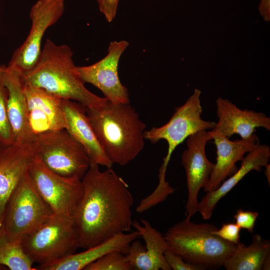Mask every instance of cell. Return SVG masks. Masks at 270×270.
Returning a JSON list of instances; mask_svg holds the SVG:
<instances>
[{
  "label": "cell",
  "mask_w": 270,
  "mask_h": 270,
  "mask_svg": "<svg viewBox=\"0 0 270 270\" xmlns=\"http://www.w3.org/2000/svg\"><path fill=\"white\" fill-rule=\"evenodd\" d=\"M83 194L72 217L80 248L87 249L132 226L133 196L127 183L111 168L100 171L90 166L82 179Z\"/></svg>",
  "instance_id": "cell-1"
},
{
  "label": "cell",
  "mask_w": 270,
  "mask_h": 270,
  "mask_svg": "<svg viewBox=\"0 0 270 270\" xmlns=\"http://www.w3.org/2000/svg\"><path fill=\"white\" fill-rule=\"evenodd\" d=\"M73 52L66 44L57 45L48 39L36 64L22 73L24 82L42 88L62 100L77 102L87 108L107 102L88 90L76 70Z\"/></svg>",
  "instance_id": "cell-2"
},
{
  "label": "cell",
  "mask_w": 270,
  "mask_h": 270,
  "mask_svg": "<svg viewBox=\"0 0 270 270\" xmlns=\"http://www.w3.org/2000/svg\"><path fill=\"white\" fill-rule=\"evenodd\" d=\"M86 108L96 135L112 164L124 166L144 147L146 124L129 104L108 100L102 106Z\"/></svg>",
  "instance_id": "cell-3"
},
{
  "label": "cell",
  "mask_w": 270,
  "mask_h": 270,
  "mask_svg": "<svg viewBox=\"0 0 270 270\" xmlns=\"http://www.w3.org/2000/svg\"><path fill=\"white\" fill-rule=\"evenodd\" d=\"M218 228L196 224L186 218L170 228L164 236L168 249L186 262L203 270L219 268L237 244L226 241L212 232Z\"/></svg>",
  "instance_id": "cell-4"
},
{
  "label": "cell",
  "mask_w": 270,
  "mask_h": 270,
  "mask_svg": "<svg viewBox=\"0 0 270 270\" xmlns=\"http://www.w3.org/2000/svg\"><path fill=\"white\" fill-rule=\"evenodd\" d=\"M53 214L28 172L6 204L1 229L8 240L21 242Z\"/></svg>",
  "instance_id": "cell-5"
},
{
  "label": "cell",
  "mask_w": 270,
  "mask_h": 270,
  "mask_svg": "<svg viewBox=\"0 0 270 270\" xmlns=\"http://www.w3.org/2000/svg\"><path fill=\"white\" fill-rule=\"evenodd\" d=\"M21 244L34 264L44 266L75 253L80 248V237L72 218L54 214Z\"/></svg>",
  "instance_id": "cell-6"
},
{
  "label": "cell",
  "mask_w": 270,
  "mask_h": 270,
  "mask_svg": "<svg viewBox=\"0 0 270 270\" xmlns=\"http://www.w3.org/2000/svg\"><path fill=\"white\" fill-rule=\"evenodd\" d=\"M32 144L44 164L60 176L82 179L90 166L84 148L64 128L39 134Z\"/></svg>",
  "instance_id": "cell-7"
},
{
  "label": "cell",
  "mask_w": 270,
  "mask_h": 270,
  "mask_svg": "<svg viewBox=\"0 0 270 270\" xmlns=\"http://www.w3.org/2000/svg\"><path fill=\"white\" fill-rule=\"evenodd\" d=\"M28 172L37 191L54 214L72 218L83 194L82 179L55 173L36 155Z\"/></svg>",
  "instance_id": "cell-8"
},
{
  "label": "cell",
  "mask_w": 270,
  "mask_h": 270,
  "mask_svg": "<svg viewBox=\"0 0 270 270\" xmlns=\"http://www.w3.org/2000/svg\"><path fill=\"white\" fill-rule=\"evenodd\" d=\"M200 94V90L195 89L182 106L176 108L175 112L166 124L160 127H153L144 132V138L152 144L160 140L167 142L168 152L162 162L166 165L168 166L176 148L189 136L201 130H212L215 127L214 122L204 120L201 117L202 108Z\"/></svg>",
  "instance_id": "cell-9"
},
{
  "label": "cell",
  "mask_w": 270,
  "mask_h": 270,
  "mask_svg": "<svg viewBox=\"0 0 270 270\" xmlns=\"http://www.w3.org/2000/svg\"><path fill=\"white\" fill-rule=\"evenodd\" d=\"M65 0H38L32 6V24L25 41L14 52L8 66L23 73L36 64L42 51V42L48 28L57 22L64 10Z\"/></svg>",
  "instance_id": "cell-10"
},
{
  "label": "cell",
  "mask_w": 270,
  "mask_h": 270,
  "mask_svg": "<svg viewBox=\"0 0 270 270\" xmlns=\"http://www.w3.org/2000/svg\"><path fill=\"white\" fill-rule=\"evenodd\" d=\"M212 139L210 132L206 130L190 135L187 138V148L182 156L188 191L185 214L189 220L198 212V194L207 185L214 166L207 158L205 151L207 142Z\"/></svg>",
  "instance_id": "cell-11"
},
{
  "label": "cell",
  "mask_w": 270,
  "mask_h": 270,
  "mask_svg": "<svg viewBox=\"0 0 270 270\" xmlns=\"http://www.w3.org/2000/svg\"><path fill=\"white\" fill-rule=\"evenodd\" d=\"M129 44L124 40L111 42L106 56L88 66H76L83 82L98 88L104 98L114 104H130L128 89L121 83L118 65L122 54Z\"/></svg>",
  "instance_id": "cell-12"
},
{
  "label": "cell",
  "mask_w": 270,
  "mask_h": 270,
  "mask_svg": "<svg viewBox=\"0 0 270 270\" xmlns=\"http://www.w3.org/2000/svg\"><path fill=\"white\" fill-rule=\"evenodd\" d=\"M36 155L32 142L0 146V228L6 204Z\"/></svg>",
  "instance_id": "cell-13"
},
{
  "label": "cell",
  "mask_w": 270,
  "mask_h": 270,
  "mask_svg": "<svg viewBox=\"0 0 270 270\" xmlns=\"http://www.w3.org/2000/svg\"><path fill=\"white\" fill-rule=\"evenodd\" d=\"M24 92L28 124L34 138L44 132L64 128L62 99L24 82Z\"/></svg>",
  "instance_id": "cell-14"
},
{
  "label": "cell",
  "mask_w": 270,
  "mask_h": 270,
  "mask_svg": "<svg viewBox=\"0 0 270 270\" xmlns=\"http://www.w3.org/2000/svg\"><path fill=\"white\" fill-rule=\"evenodd\" d=\"M141 222L142 225L134 220L132 226L140 233L146 246L137 239L131 242L126 256L132 270H170L164 257L168 250L164 236L147 220H142Z\"/></svg>",
  "instance_id": "cell-15"
},
{
  "label": "cell",
  "mask_w": 270,
  "mask_h": 270,
  "mask_svg": "<svg viewBox=\"0 0 270 270\" xmlns=\"http://www.w3.org/2000/svg\"><path fill=\"white\" fill-rule=\"evenodd\" d=\"M64 129L85 149L90 164L111 168L112 166L102 148L89 120L86 108L72 100H62Z\"/></svg>",
  "instance_id": "cell-16"
},
{
  "label": "cell",
  "mask_w": 270,
  "mask_h": 270,
  "mask_svg": "<svg viewBox=\"0 0 270 270\" xmlns=\"http://www.w3.org/2000/svg\"><path fill=\"white\" fill-rule=\"evenodd\" d=\"M0 80L8 92L6 108L14 142H32L34 138L28 124L22 73L13 68L0 66Z\"/></svg>",
  "instance_id": "cell-17"
},
{
  "label": "cell",
  "mask_w": 270,
  "mask_h": 270,
  "mask_svg": "<svg viewBox=\"0 0 270 270\" xmlns=\"http://www.w3.org/2000/svg\"><path fill=\"white\" fill-rule=\"evenodd\" d=\"M218 122L210 132L230 138L238 134L242 138L250 136L256 128L270 130V118L261 112L241 110L227 99L216 100Z\"/></svg>",
  "instance_id": "cell-18"
},
{
  "label": "cell",
  "mask_w": 270,
  "mask_h": 270,
  "mask_svg": "<svg viewBox=\"0 0 270 270\" xmlns=\"http://www.w3.org/2000/svg\"><path fill=\"white\" fill-rule=\"evenodd\" d=\"M212 135L216 148L217 156L209 181L204 188L205 192L218 188L228 177L237 171L236 162L242 161L246 153L260 144L258 136L254 133L248 138L234 141L220 135Z\"/></svg>",
  "instance_id": "cell-19"
},
{
  "label": "cell",
  "mask_w": 270,
  "mask_h": 270,
  "mask_svg": "<svg viewBox=\"0 0 270 270\" xmlns=\"http://www.w3.org/2000/svg\"><path fill=\"white\" fill-rule=\"evenodd\" d=\"M270 158V148L266 144H259L242 160L241 166L233 174L224 180L216 190L206 192L198 202V212L205 220L210 218L218 202L229 192L238 182L252 170L260 172Z\"/></svg>",
  "instance_id": "cell-20"
},
{
  "label": "cell",
  "mask_w": 270,
  "mask_h": 270,
  "mask_svg": "<svg viewBox=\"0 0 270 270\" xmlns=\"http://www.w3.org/2000/svg\"><path fill=\"white\" fill-rule=\"evenodd\" d=\"M141 237L136 230L128 233H121L110 239L86 249L79 253L72 254L58 261L38 266L36 270H81L106 254L118 251L126 254L131 242Z\"/></svg>",
  "instance_id": "cell-21"
},
{
  "label": "cell",
  "mask_w": 270,
  "mask_h": 270,
  "mask_svg": "<svg viewBox=\"0 0 270 270\" xmlns=\"http://www.w3.org/2000/svg\"><path fill=\"white\" fill-rule=\"evenodd\" d=\"M270 254V241L260 234L253 236L248 246L240 242L224 261L227 270H262L266 258Z\"/></svg>",
  "instance_id": "cell-22"
},
{
  "label": "cell",
  "mask_w": 270,
  "mask_h": 270,
  "mask_svg": "<svg viewBox=\"0 0 270 270\" xmlns=\"http://www.w3.org/2000/svg\"><path fill=\"white\" fill-rule=\"evenodd\" d=\"M33 264L21 242L8 240L0 228V266L10 270H36Z\"/></svg>",
  "instance_id": "cell-23"
},
{
  "label": "cell",
  "mask_w": 270,
  "mask_h": 270,
  "mask_svg": "<svg viewBox=\"0 0 270 270\" xmlns=\"http://www.w3.org/2000/svg\"><path fill=\"white\" fill-rule=\"evenodd\" d=\"M132 268L126 254L112 251L86 266L84 270H130Z\"/></svg>",
  "instance_id": "cell-24"
},
{
  "label": "cell",
  "mask_w": 270,
  "mask_h": 270,
  "mask_svg": "<svg viewBox=\"0 0 270 270\" xmlns=\"http://www.w3.org/2000/svg\"><path fill=\"white\" fill-rule=\"evenodd\" d=\"M7 90L0 80V146H6L14 142L7 112Z\"/></svg>",
  "instance_id": "cell-25"
},
{
  "label": "cell",
  "mask_w": 270,
  "mask_h": 270,
  "mask_svg": "<svg viewBox=\"0 0 270 270\" xmlns=\"http://www.w3.org/2000/svg\"><path fill=\"white\" fill-rule=\"evenodd\" d=\"M240 230L236 223H226L224 224L220 229L218 228L213 231L212 234L226 241L238 245L240 242Z\"/></svg>",
  "instance_id": "cell-26"
},
{
  "label": "cell",
  "mask_w": 270,
  "mask_h": 270,
  "mask_svg": "<svg viewBox=\"0 0 270 270\" xmlns=\"http://www.w3.org/2000/svg\"><path fill=\"white\" fill-rule=\"evenodd\" d=\"M258 214L256 212L238 209L234 216L236 223L240 227L252 233Z\"/></svg>",
  "instance_id": "cell-27"
},
{
  "label": "cell",
  "mask_w": 270,
  "mask_h": 270,
  "mask_svg": "<svg viewBox=\"0 0 270 270\" xmlns=\"http://www.w3.org/2000/svg\"><path fill=\"white\" fill-rule=\"evenodd\" d=\"M164 258L173 270H203L198 266L188 264L168 249L164 252Z\"/></svg>",
  "instance_id": "cell-28"
},
{
  "label": "cell",
  "mask_w": 270,
  "mask_h": 270,
  "mask_svg": "<svg viewBox=\"0 0 270 270\" xmlns=\"http://www.w3.org/2000/svg\"><path fill=\"white\" fill-rule=\"evenodd\" d=\"M100 11L108 22H112L116 16L119 0H96Z\"/></svg>",
  "instance_id": "cell-29"
},
{
  "label": "cell",
  "mask_w": 270,
  "mask_h": 270,
  "mask_svg": "<svg viewBox=\"0 0 270 270\" xmlns=\"http://www.w3.org/2000/svg\"><path fill=\"white\" fill-rule=\"evenodd\" d=\"M259 10L261 14L267 20L270 18V0H260Z\"/></svg>",
  "instance_id": "cell-30"
},
{
  "label": "cell",
  "mask_w": 270,
  "mask_h": 270,
  "mask_svg": "<svg viewBox=\"0 0 270 270\" xmlns=\"http://www.w3.org/2000/svg\"><path fill=\"white\" fill-rule=\"evenodd\" d=\"M270 269V254L266 258L262 266V270H269Z\"/></svg>",
  "instance_id": "cell-31"
},
{
  "label": "cell",
  "mask_w": 270,
  "mask_h": 270,
  "mask_svg": "<svg viewBox=\"0 0 270 270\" xmlns=\"http://www.w3.org/2000/svg\"><path fill=\"white\" fill-rule=\"evenodd\" d=\"M266 167V170H264V174L266 176V177L268 180V185H270V164H268L266 166H264Z\"/></svg>",
  "instance_id": "cell-32"
},
{
  "label": "cell",
  "mask_w": 270,
  "mask_h": 270,
  "mask_svg": "<svg viewBox=\"0 0 270 270\" xmlns=\"http://www.w3.org/2000/svg\"><path fill=\"white\" fill-rule=\"evenodd\" d=\"M2 268H3V267H0V270H3Z\"/></svg>",
  "instance_id": "cell-33"
}]
</instances>
